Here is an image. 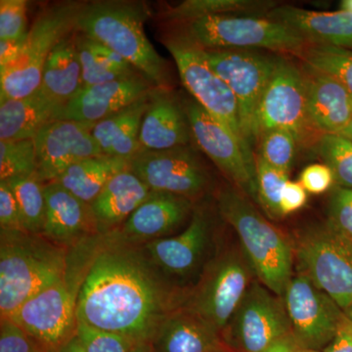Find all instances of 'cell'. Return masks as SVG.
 <instances>
[{"label": "cell", "mask_w": 352, "mask_h": 352, "mask_svg": "<svg viewBox=\"0 0 352 352\" xmlns=\"http://www.w3.org/2000/svg\"><path fill=\"white\" fill-rule=\"evenodd\" d=\"M352 241V240H351Z\"/></svg>", "instance_id": "91938a15"}, {"label": "cell", "mask_w": 352, "mask_h": 352, "mask_svg": "<svg viewBox=\"0 0 352 352\" xmlns=\"http://www.w3.org/2000/svg\"><path fill=\"white\" fill-rule=\"evenodd\" d=\"M58 352H85V351H83L82 346H80L78 340L75 337L69 340L68 344L61 347Z\"/></svg>", "instance_id": "f907efd6"}, {"label": "cell", "mask_w": 352, "mask_h": 352, "mask_svg": "<svg viewBox=\"0 0 352 352\" xmlns=\"http://www.w3.org/2000/svg\"><path fill=\"white\" fill-rule=\"evenodd\" d=\"M308 126L321 134H339L352 117V95L333 76L302 66Z\"/></svg>", "instance_id": "7402d4cb"}, {"label": "cell", "mask_w": 352, "mask_h": 352, "mask_svg": "<svg viewBox=\"0 0 352 352\" xmlns=\"http://www.w3.org/2000/svg\"><path fill=\"white\" fill-rule=\"evenodd\" d=\"M289 333L283 298L254 279L221 336L233 352H263Z\"/></svg>", "instance_id": "7c38bea8"}, {"label": "cell", "mask_w": 352, "mask_h": 352, "mask_svg": "<svg viewBox=\"0 0 352 352\" xmlns=\"http://www.w3.org/2000/svg\"><path fill=\"white\" fill-rule=\"evenodd\" d=\"M0 352H50L8 317L0 318Z\"/></svg>", "instance_id": "b9f144b4"}, {"label": "cell", "mask_w": 352, "mask_h": 352, "mask_svg": "<svg viewBox=\"0 0 352 352\" xmlns=\"http://www.w3.org/2000/svg\"><path fill=\"white\" fill-rule=\"evenodd\" d=\"M303 352H321V351H303Z\"/></svg>", "instance_id": "11a10c76"}, {"label": "cell", "mask_w": 352, "mask_h": 352, "mask_svg": "<svg viewBox=\"0 0 352 352\" xmlns=\"http://www.w3.org/2000/svg\"><path fill=\"white\" fill-rule=\"evenodd\" d=\"M265 0H186L160 14L168 24H187L207 16L245 15L263 17L276 7Z\"/></svg>", "instance_id": "4dcf8cb0"}, {"label": "cell", "mask_w": 352, "mask_h": 352, "mask_svg": "<svg viewBox=\"0 0 352 352\" xmlns=\"http://www.w3.org/2000/svg\"><path fill=\"white\" fill-rule=\"evenodd\" d=\"M129 168L152 191L184 197L199 203L210 193L212 180L191 144L166 150L140 149Z\"/></svg>", "instance_id": "5bb4252c"}, {"label": "cell", "mask_w": 352, "mask_h": 352, "mask_svg": "<svg viewBox=\"0 0 352 352\" xmlns=\"http://www.w3.org/2000/svg\"><path fill=\"white\" fill-rule=\"evenodd\" d=\"M295 56L300 58L305 66L339 80L352 95V50L307 43Z\"/></svg>", "instance_id": "1f68e13d"}, {"label": "cell", "mask_w": 352, "mask_h": 352, "mask_svg": "<svg viewBox=\"0 0 352 352\" xmlns=\"http://www.w3.org/2000/svg\"><path fill=\"white\" fill-rule=\"evenodd\" d=\"M340 10L352 13V0H344L340 2Z\"/></svg>", "instance_id": "db71d44e"}, {"label": "cell", "mask_w": 352, "mask_h": 352, "mask_svg": "<svg viewBox=\"0 0 352 352\" xmlns=\"http://www.w3.org/2000/svg\"><path fill=\"white\" fill-rule=\"evenodd\" d=\"M258 204L270 219H282L280 200L285 184L289 180V173L277 170L256 156Z\"/></svg>", "instance_id": "8d00e7d4"}, {"label": "cell", "mask_w": 352, "mask_h": 352, "mask_svg": "<svg viewBox=\"0 0 352 352\" xmlns=\"http://www.w3.org/2000/svg\"><path fill=\"white\" fill-rule=\"evenodd\" d=\"M192 138L183 100L168 88L155 87L141 126L140 149H170L191 144Z\"/></svg>", "instance_id": "603a6c76"}, {"label": "cell", "mask_w": 352, "mask_h": 352, "mask_svg": "<svg viewBox=\"0 0 352 352\" xmlns=\"http://www.w3.org/2000/svg\"><path fill=\"white\" fill-rule=\"evenodd\" d=\"M82 36L88 47L91 50L92 52L100 58L101 60H103L111 69L117 72L120 76H124V78H129V76L141 75L124 58L120 56L119 53L115 52V51L109 48L108 46L104 45L103 43L89 38L87 34H82Z\"/></svg>", "instance_id": "f6af8a7d"}, {"label": "cell", "mask_w": 352, "mask_h": 352, "mask_svg": "<svg viewBox=\"0 0 352 352\" xmlns=\"http://www.w3.org/2000/svg\"><path fill=\"white\" fill-rule=\"evenodd\" d=\"M146 4L124 0L85 2L78 13V32L119 53L156 87L170 89V71L144 31Z\"/></svg>", "instance_id": "7a4b0ae2"}, {"label": "cell", "mask_w": 352, "mask_h": 352, "mask_svg": "<svg viewBox=\"0 0 352 352\" xmlns=\"http://www.w3.org/2000/svg\"><path fill=\"white\" fill-rule=\"evenodd\" d=\"M153 352H226L221 333L185 308L171 312L151 342Z\"/></svg>", "instance_id": "d4e9b609"}, {"label": "cell", "mask_w": 352, "mask_h": 352, "mask_svg": "<svg viewBox=\"0 0 352 352\" xmlns=\"http://www.w3.org/2000/svg\"><path fill=\"white\" fill-rule=\"evenodd\" d=\"M76 337L85 352H133L140 344L126 336L94 328L80 320L76 324Z\"/></svg>", "instance_id": "74e56055"}, {"label": "cell", "mask_w": 352, "mask_h": 352, "mask_svg": "<svg viewBox=\"0 0 352 352\" xmlns=\"http://www.w3.org/2000/svg\"><path fill=\"white\" fill-rule=\"evenodd\" d=\"M196 204L184 197L151 190L118 233L126 242L139 245L170 237L187 226Z\"/></svg>", "instance_id": "d6986e66"}, {"label": "cell", "mask_w": 352, "mask_h": 352, "mask_svg": "<svg viewBox=\"0 0 352 352\" xmlns=\"http://www.w3.org/2000/svg\"><path fill=\"white\" fill-rule=\"evenodd\" d=\"M187 289L170 281L144 245L118 231L100 234L76 300V319L92 327L150 342L164 319L182 307Z\"/></svg>", "instance_id": "6da1fadb"}, {"label": "cell", "mask_w": 352, "mask_h": 352, "mask_svg": "<svg viewBox=\"0 0 352 352\" xmlns=\"http://www.w3.org/2000/svg\"><path fill=\"white\" fill-rule=\"evenodd\" d=\"M258 142L259 152L256 155L273 168L289 175L300 143L296 134L286 129H271L261 134Z\"/></svg>", "instance_id": "d590c367"}, {"label": "cell", "mask_w": 352, "mask_h": 352, "mask_svg": "<svg viewBox=\"0 0 352 352\" xmlns=\"http://www.w3.org/2000/svg\"><path fill=\"white\" fill-rule=\"evenodd\" d=\"M307 201V192L298 182L288 180L282 191L280 200V212L282 217L288 215L302 210Z\"/></svg>", "instance_id": "bcb514c9"}, {"label": "cell", "mask_w": 352, "mask_h": 352, "mask_svg": "<svg viewBox=\"0 0 352 352\" xmlns=\"http://www.w3.org/2000/svg\"><path fill=\"white\" fill-rule=\"evenodd\" d=\"M69 251L43 234L0 229V317L63 280Z\"/></svg>", "instance_id": "3957f363"}, {"label": "cell", "mask_w": 352, "mask_h": 352, "mask_svg": "<svg viewBox=\"0 0 352 352\" xmlns=\"http://www.w3.org/2000/svg\"><path fill=\"white\" fill-rule=\"evenodd\" d=\"M293 248L298 271L352 317V241L326 222L298 234Z\"/></svg>", "instance_id": "ba28073f"}, {"label": "cell", "mask_w": 352, "mask_h": 352, "mask_svg": "<svg viewBox=\"0 0 352 352\" xmlns=\"http://www.w3.org/2000/svg\"><path fill=\"white\" fill-rule=\"evenodd\" d=\"M151 91L110 117L95 124L92 135L102 153L129 160L140 150L141 126Z\"/></svg>", "instance_id": "83f0119b"}, {"label": "cell", "mask_w": 352, "mask_h": 352, "mask_svg": "<svg viewBox=\"0 0 352 352\" xmlns=\"http://www.w3.org/2000/svg\"><path fill=\"white\" fill-rule=\"evenodd\" d=\"M316 151L332 170L336 185L352 189V141L340 134H321Z\"/></svg>", "instance_id": "836d02e7"}, {"label": "cell", "mask_w": 352, "mask_h": 352, "mask_svg": "<svg viewBox=\"0 0 352 352\" xmlns=\"http://www.w3.org/2000/svg\"><path fill=\"white\" fill-rule=\"evenodd\" d=\"M82 87V66L76 30L65 36L50 53L43 71L39 89L62 107Z\"/></svg>", "instance_id": "f1b7e54d"}, {"label": "cell", "mask_w": 352, "mask_h": 352, "mask_svg": "<svg viewBox=\"0 0 352 352\" xmlns=\"http://www.w3.org/2000/svg\"><path fill=\"white\" fill-rule=\"evenodd\" d=\"M321 352H352V318L342 315L332 340Z\"/></svg>", "instance_id": "7dc6e473"}, {"label": "cell", "mask_w": 352, "mask_h": 352, "mask_svg": "<svg viewBox=\"0 0 352 352\" xmlns=\"http://www.w3.org/2000/svg\"><path fill=\"white\" fill-rule=\"evenodd\" d=\"M351 318H352V317H351Z\"/></svg>", "instance_id": "680465c9"}, {"label": "cell", "mask_w": 352, "mask_h": 352, "mask_svg": "<svg viewBox=\"0 0 352 352\" xmlns=\"http://www.w3.org/2000/svg\"><path fill=\"white\" fill-rule=\"evenodd\" d=\"M282 298L298 346L305 351H323L344 314L342 308L300 271L289 280Z\"/></svg>", "instance_id": "2e32d148"}, {"label": "cell", "mask_w": 352, "mask_h": 352, "mask_svg": "<svg viewBox=\"0 0 352 352\" xmlns=\"http://www.w3.org/2000/svg\"><path fill=\"white\" fill-rule=\"evenodd\" d=\"M339 134L352 141V117L351 120H349V124H346V126L344 127Z\"/></svg>", "instance_id": "f5cc1de1"}, {"label": "cell", "mask_w": 352, "mask_h": 352, "mask_svg": "<svg viewBox=\"0 0 352 352\" xmlns=\"http://www.w3.org/2000/svg\"><path fill=\"white\" fill-rule=\"evenodd\" d=\"M263 17L293 29L307 43L352 50V13L317 12L292 6H277Z\"/></svg>", "instance_id": "cb8c5ba5"}, {"label": "cell", "mask_w": 352, "mask_h": 352, "mask_svg": "<svg viewBox=\"0 0 352 352\" xmlns=\"http://www.w3.org/2000/svg\"><path fill=\"white\" fill-rule=\"evenodd\" d=\"M192 135L201 151L250 200L258 203L256 155L223 124L210 115L195 99H183Z\"/></svg>", "instance_id": "4fadbf2b"}, {"label": "cell", "mask_w": 352, "mask_h": 352, "mask_svg": "<svg viewBox=\"0 0 352 352\" xmlns=\"http://www.w3.org/2000/svg\"><path fill=\"white\" fill-rule=\"evenodd\" d=\"M133 352H153L150 342H140L134 349Z\"/></svg>", "instance_id": "816d5d0a"}, {"label": "cell", "mask_w": 352, "mask_h": 352, "mask_svg": "<svg viewBox=\"0 0 352 352\" xmlns=\"http://www.w3.org/2000/svg\"><path fill=\"white\" fill-rule=\"evenodd\" d=\"M155 87L141 75L82 87L57 113L56 120L97 124L131 105Z\"/></svg>", "instance_id": "ffe728a7"}, {"label": "cell", "mask_w": 352, "mask_h": 352, "mask_svg": "<svg viewBox=\"0 0 352 352\" xmlns=\"http://www.w3.org/2000/svg\"><path fill=\"white\" fill-rule=\"evenodd\" d=\"M50 352H58V351H50Z\"/></svg>", "instance_id": "6f0895ef"}, {"label": "cell", "mask_w": 352, "mask_h": 352, "mask_svg": "<svg viewBox=\"0 0 352 352\" xmlns=\"http://www.w3.org/2000/svg\"><path fill=\"white\" fill-rule=\"evenodd\" d=\"M126 170L129 160L100 154L74 164L54 182L76 198L91 204L113 176Z\"/></svg>", "instance_id": "f546056e"}, {"label": "cell", "mask_w": 352, "mask_h": 352, "mask_svg": "<svg viewBox=\"0 0 352 352\" xmlns=\"http://www.w3.org/2000/svg\"><path fill=\"white\" fill-rule=\"evenodd\" d=\"M95 124L53 120L34 138L36 178L43 184L56 182L69 166L87 157L103 154L92 135Z\"/></svg>", "instance_id": "ac0fdd59"}, {"label": "cell", "mask_w": 352, "mask_h": 352, "mask_svg": "<svg viewBox=\"0 0 352 352\" xmlns=\"http://www.w3.org/2000/svg\"><path fill=\"white\" fill-rule=\"evenodd\" d=\"M76 41L82 66V87L126 78L113 71L103 60L94 54L85 43L82 32L76 29Z\"/></svg>", "instance_id": "f35d334b"}, {"label": "cell", "mask_w": 352, "mask_h": 352, "mask_svg": "<svg viewBox=\"0 0 352 352\" xmlns=\"http://www.w3.org/2000/svg\"><path fill=\"white\" fill-rule=\"evenodd\" d=\"M22 41H0V69L9 68L22 58L25 50Z\"/></svg>", "instance_id": "c3c4849f"}, {"label": "cell", "mask_w": 352, "mask_h": 352, "mask_svg": "<svg viewBox=\"0 0 352 352\" xmlns=\"http://www.w3.org/2000/svg\"><path fill=\"white\" fill-rule=\"evenodd\" d=\"M217 208L221 219L237 234L256 279L275 295L283 296L294 275L292 241L234 186L217 191Z\"/></svg>", "instance_id": "277c9868"}, {"label": "cell", "mask_w": 352, "mask_h": 352, "mask_svg": "<svg viewBox=\"0 0 352 352\" xmlns=\"http://www.w3.org/2000/svg\"><path fill=\"white\" fill-rule=\"evenodd\" d=\"M286 129L300 142L309 135L307 113V89L302 68L292 60L280 57L256 113V138L271 129Z\"/></svg>", "instance_id": "e0dca14e"}, {"label": "cell", "mask_w": 352, "mask_h": 352, "mask_svg": "<svg viewBox=\"0 0 352 352\" xmlns=\"http://www.w3.org/2000/svg\"><path fill=\"white\" fill-rule=\"evenodd\" d=\"M205 53L208 64L235 96L241 132L252 148L256 143L259 104L281 56L254 50H205Z\"/></svg>", "instance_id": "8fae6325"}, {"label": "cell", "mask_w": 352, "mask_h": 352, "mask_svg": "<svg viewBox=\"0 0 352 352\" xmlns=\"http://www.w3.org/2000/svg\"><path fill=\"white\" fill-rule=\"evenodd\" d=\"M6 182L17 201L23 229L28 232L43 234L46 212L43 183L36 176L12 178Z\"/></svg>", "instance_id": "d6a6232c"}, {"label": "cell", "mask_w": 352, "mask_h": 352, "mask_svg": "<svg viewBox=\"0 0 352 352\" xmlns=\"http://www.w3.org/2000/svg\"><path fill=\"white\" fill-rule=\"evenodd\" d=\"M256 279L242 249L221 245L187 289L182 307L222 332Z\"/></svg>", "instance_id": "5b68a950"}, {"label": "cell", "mask_w": 352, "mask_h": 352, "mask_svg": "<svg viewBox=\"0 0 352 352\" xmlns=\"http://www.w3.org/2000/svg\"><path fill=\"white\" fill-rule=\"evenodd\" d=\"M305 349L298 346V342L294 339L292 333L282 338L276 342L268 347L265 351L263 352H303Z\"/></svg>", "instance_id": "681fc988"}, {"label": "cell", "mask_w": 352, "mask_h": 352, "mask_svg": "<svg viewBox=\"0 0 352 352\" xmlns=\"http://www.w3.org/2000/svg\"><path fill=\"white\" fill-rule=\"evenodd\" d=\"M149 187L129 170L113 176L92 201L100 234L119 230L149 195Z\"/></svg>", "instance_id": "484cf974"}, {"label": "cell", "mask_w": 352, "mask_h": 352, "mask_svg": "<svg viewBox=\"0 0 352 352\" xmlns=\"http://www.w3.org/2000/svg\"><path fill=\"white\" fill-rule=\"evenodd\" d=\"M298 182L307 193L319 195L325 193L336 185L335 175L325 164H312L302 171Z\"/></svg>", "instance_id": "7bdbcfd3"}, {"label": "cell", "mask_w": 352, "mask_h": 352, "mask_svg": "<svg viewBox=\"0 0 352 352\" xmlns=\"http://www.w3.org/2000/svg\"><path fill=\"white\" fill-rule=\"evenodd\" d=\"M85 1H59L39 11L29 28L19 61L0 69V98L21 99L41 85L44 64L60 41L75 31Z\"/></svg>", "instance_id": "8992f818"}, {"label": "cell", "mask_w": 352, "mask_h": 352, "mask_svg": "<svg viewBox=\"0 0 352 352\" xmlns=\"http://www.w3.org/2000/svg\"><path fill=\"white\" fill-rule=\"evenodd\" d=\"M327 223L352 240V189L333 186L329 201Z\"/></svg>", "instance_id": "60d3db41"}, {"label": "cell", "mask_w": 352, "mask_h": 352, "mask_svg": "<svg viewBox=\"0 0 352 352\" xmlns=\"http://www.w3.org/2000/svg\"><path fill=\"white\" fill-rule=\"evenodd\" d=\"M46 212L43 235L71 250L99 235L91 205L57 182L44 184Z\"/></svg>", "instance_id": "44dd1931"}, {"label": "cell", "mask_w": 352, "mask_h": 352, "mask_svg": "<svg viewBox=\"0 0 352 352\" xmlns=\"http://www.w3.org/2000/svg\"><path fill=\"white\" fill-rule=\"evenodd\" d=\"M80 287L68 277L28 300L8 318L50 351L76 337V300Z\"/></svg>", "instance_id": "9a60e30c"}, {"label": "cell", "mask_w": 352, "mask_h": 352, "mask_svg": "<svg viewBox=\"0 0 352 352\" xmlns=\"http://www.w3.org/2000/svg\"><path fill=\"white\" fill-rule=\"evenodd\" d=\"M61 108L39 88L25 98H0V140L34 139Z\"/></svg>", "instance_id": "4316f807"}, {"label": "cell", "mask_w": 352, "mask_h": 352, "mask_svg": "<svg viewBox=\"0 0 352 352\" xmlns=\"http://www.w3.org/2000/svg\"><path fill=\"white\" fill-rule=\"evenodd\" d=\"M36 149L34 139L0 140V182L36 176Z\"/></svg>", "instance_id": "e575fe53"}, {"label": "cell", "mask_w": 352, "mask_h": 352, "mask_svg": "<svg viewBox=\"0 0 352 352\" xmlns=\"http://www.w3.org/2000/svg\"><path fill=\"white\" fill-rule=\"evenodd\" d=\"M27 0L0 1V41H22L27 38Z\"/></svg>", "instance_id": "ab89813d"}, {"label": "cell", "mask_w": 352, "mask_h": 352, "mask_svg": "<svg viewBox=\"0 0 352 352\" xmlns=\"http://www.w3.org/2000/svg\"><path fill=\"white\" fill-rule=\"evenodd\" d=\"M0 229L24 230L17 201L6 182H0Z\"/></svg>", "instance_id": "ee69618b"}, {"label": "cell", "mask_w": 352, "mask_h": 352, "mask_svg": "<svg viewBox=\"0 0 352 352\" xmlns=\"http://www.w3.org/2000/svg\"><path fill=\"white\" fill-rule=\"evenodd\" d=\"M214 215L206 204H196L182 232L144 244L146 252L164 276L189 289L219 249Z\"/></svg>", "instance_id": "30bf717a"}, {"label": "cell", "mask_w": 352, "mask_h": 352, "mask_svg": "<svg viewBox=\"0 0 352 352\" xmlns=\"http://www.w3.org/2000/svg\"><path fill=\"white\" fill-rule=\"evenodd\" d=\"M226 352H233L232 351H226Z\"/></svg>", "instance_id": "9f6ffc18"}, {"label": "cell", "mask_w": 352, "mask_h": 352, "mask_svg": "<svg viewBox=\"0 0 352 352\" xmlns=\"http://www.w3.org/2000/svg\"><path fill=\"white\" fill-rule=\"evenodd\" d=\"M162 32L161 41L175 60L186 89L214 119L228 127L244 143L241 132L237 101L226 82L212 69L205 50L189 36L182 24H173Z\"/></svg>", "instance_id": "52a82bcc"}, {"label": "cell", "mask_w": 352, "mask_h": 352, "mask_svg": "<svg viewBox=\"0 0 352 352\" xmlns=\"http://www.w3.org/2000/svg\"><path fill=\"white\" fill-rule=\"evenodd\" d=\"M182 25L206 50L259 48L295 56L307 44L288 25L259 16H207Z\"/></svg>", "instance_id": "9c48e42d"}]
</instances>
